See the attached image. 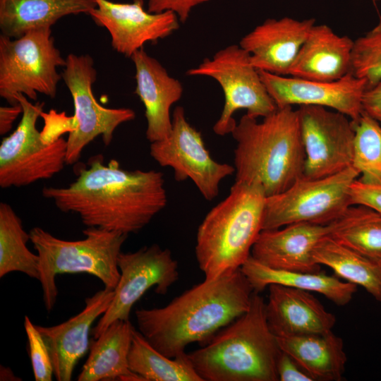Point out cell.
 <instances>
[{"mask_svg":"<svg viewBox=\"0 0 381 381\" xmlns=\"http://www.w3.org/2000/svg\"><path fill=\"white\" fill-rule=\"evenodd\" d=\"M42 196L65 213L76 214L87 227L138 233L166 206L164 175L155 170L128 171L101 155L80 167L66 187H44Z\"/></svg>","mask_w":381,"mask_h":381,"instance_id":"cell-1","label":"cell"},{"mask_svg":"<svg viewBox=\"0 0 381 381\" xmlns=\"http://www.w3.org/2000/svg\"><path fill=\"white\" fill-rule=\"evenodd\" d=\"M254 291L241 268L194 285L167 306L138 309V331L169 358L193 342L205 344L250 308Z\"/></svg>","mask_w":381,"mask_h":381,"instance_id":"cell-2","label":"cell"},{"mask_svg":"<svg viewBox=\"0 0 381 381\" xmlns=\"http://www.w3.org/2000/svg\"><path fill=\"white\" fill-rule=\"evenodd\" d=\"M231 134L236 142L235 181L258 183L267 197L303 175L306 159L297 110L277 108L262 121L246 114Z\"/></svg>","mask_w":381,"mask_h":381,"instance_id":"cell-3","label":"cell"},{"mask_svg":"<svg viewBox=\"0 0 381 381\" xmlns=\"http://www.w3.org/2000/svg\"><path fill=\"white\" fill-rule=\"evenodd\" d=\"M282 352L267 323L266 303L254 291L245 313L188 355L203 381H279Z\"/></svg>","mask_w":381,"mask_h":381,"instance_id":"cell-4","label":"cell"},{"mask_svg":"<svg viewBox=\"0 0 381 381\" xmlns=\"http://www.w3.org/2000/svg\"><path fill=\"white\" fill-rule=\"evenodd\" d=\"M266 198L258 183L235 181L229 195L207 212L195 247L205 279L241 268L250 256L262 230Z\"/></svg>","mask_w":381,"mask_h":381,"instance_id":"cell-5","label":"cell"},{"mask_svg":"<svg viewBox=\"0 0 381 381\" xmlns=\"http://www.w3.org/2000/svg\"><path fill=\"white\" fill-rule=\"evenodd\" d=\"M85 238L66 241L44 229L30 230V241L39 256V281L46 310L56 304V277L64 273H87L98 278L104 288L114 290L120 279L118 258L128 234L99 227H87Z\"/></svg>","mask_w":381,"mask_h":381,"instance_id":"cell-6","label":"cell"},{"mask_svg":"<svg viewBox=\"0 0 381 381\" xmlns=\"http://www.w3.org/2000/svg\"><path fill=\"white\" fill-rule=\"evenodd\" d=\"M66 59L55 46L51 28L31 30L13 40L0 35V96L18 104L23 94L35 101L37 94L54 98L61 75L57 68Z\"/></svg>","mask_w":381,"mask_h":381,"instance_id":"cell-7","label":"cell"},{"mask_svg":"<svg viewBox=\"0 0 381 381\" xmlns=\"http://www.w3.org/2000/svg\"><path fill=\"white\" fill-rule=\"evenodd\" d=\"M23 107L15 131L0 145V187H23L47 180L66 164L67 142L60 137L47 141L36 127L44 102L31 103L23 94L16 96Z\"/></svg>","mask_w":381,"mask_h":381,"instance_id":"cell-8","label":"cell"},{"mask_svg":"<svg viewBox=\"0 0 381 381\" xmlns=\"http://www.w3.org/2000/svg\"><path fill=\"white\" fill-rule=\"evenodd\" d=\"M359 176L353 166L320 179L302 175L285 190L266 198L262 229L295 223L330 224L351 205L350 188Z\"/></svg>","mask_w":381,"mask_h":381,"instance_id":"cell-9","label":"cell"},{"mask_svg":"<svg viewBox=\"0 0 381 381\" xmlns=\"http://www.w3.org/2000/svg\"><path fill=\"white\" fill-rule=\"evenodd\" d=\"M188 75L208 76L221 86L224 104L219 119L213 126L218 135L231 133L236 124L234 114L246 109V114L265 117L277 109L260 77L252 64L250 56L240 45L233 44L218 51L212 59H205L197 67L187 71Z\"/></svg>","mask_w":381,"mask_h":381,"instance_id":"cell-10","label":"cell"},{"mask_svg":"<svg viewBox=\"0 0 381 381\" xmlns=\"http://www.w3.org/2000/svg\"><path fill=\"white\" fill-rule=\"evenodd\" d=\"M72 97L74 127L66 140V164L78 162L84 148L101 135L104 145L111 143L114 132L121 124L135 117L130 108H107L96 100L92 85L97 71L89 54H69L61 73Z\"/></svg>","mask_w":381,"mask_h":381,"instance_id":"cell-11","label":"cell"},{"mask_svg":"<svg viewBox=\"0 0 381 381\" xmlns=\"http://www.w3.org/2000/svg\"><path fill=\"white\" fill-rule=\"evenodd\" d=\"M171 121L169 135L150 143V156L160 166L171 167L177 181L190 179L205 200L214 199L223 179L235 173L234 166L212 158L201 133L188 122L182 107L174 109Z\"/></svg>","mask_w":381,"mask_h":381,"instance_id":"cell-12","label":"cell"},{"mask_svg":"<svg viewBox=\"0 0 381 381\" xmlns=\"http://www.w3.org/2000/svg\"><path fill=\"white\" fill-rule=\"evenodd\" d=\"M120 279L107 311L92 329L97 338L117 320H129L134 304L150 289L165 295L179 279L178 262L168 248L157 244L144 246L135 252H121L118 258Z\"/></svg>","mask_w":381,"mask_h":381,"instance_id":"cell-13","label":"cell"},{"mask_svg":"<svg viewBox=\"0 0 381 381\" xmlns=\"http://www.w3.org/2000/svg\"><path fill=\"white\" fill-rule=\"evenodd\" d=\"M297 111L306 155L303 176L320 179L351 167L353 121L344 114L323 107L300 106Z\"/></svg>","mask_w":381,"mask_h":381,"instance_id":"cell-14","label":"cell"},{"mask_svg":"<svg viewBox=\"0 0 381 381\" xmlns=\"http://www.w3.org/2000/svg\"><path fill=\"white\" fill-rule=\"evenodd\" d=\"M259 73L277 108L323 107L344 114L353 122L363 113L362 99L368 85L351 73L333 81L279 75L263 71Z\"/></svg>","mask_w":381,"mask_h":381,"instance_id":"cell-15","label":"cell"},{"mask_svg":"<svg viewBox=\"0 0 381 381\" xmlns=\"http://www.w3.org/2000/svg\"><path fill=\"white\" fill-rule=\"evenodd\" d=\"M95 1L97 7L88 14L98 26L108 30L113 49L128 57L147 42H157L179 28L180 20L175 13H150L144 9L143 0Z\"/></svg>","mask_w":381,"mask_h":381,"instance_id":"cell-16","label":"cell"},{"mask_svg":"<svg viewBox=\"0 0 381 381\" xmlns=\"http://www.w3.org/2000/svg\"><path fill=\"white\" fill-rule=\"evenodd\" d=\"M332 224L295 223L278 229H262L250 255L276 270L319 272L320 265L312 256L316 244L332 231Z\"/></svg>","mask_w":381,"mask_h":381,"instance_id":"cell-17","label":"cell"},{"mask_svg":"<svg viewBox=\"0 0 381 381\" xmlns=\"http://www.w3.org/2000/svg\"><path fill=\"white\" fill-rule=\"evenodd\" d=\"M315 23L314 18L267 19L242 37L239 45L249 53L252 64L258 71L288 75Z\"/></svg>","mask_w":381,"mask_h":381,"instance_id":"cell-18","label":"cell"},{"mask_svg":"<svg viewBox=\"0 0 381 381\" xmlns=\"http://www.w3.org/2000/svg\"><path fill=\"white\" fill-rule=\"evenodd\" d=\"M114 296V290L104 288L86 298L84 309L68 320L52 327L35 325L47 347L56 380H71L75 365L90 347L92 325L107 311Z\"/></svg>","mask_w":381,"mask_h":381,"instance_id":"cell-19","label":"cell"},{"mask_svg":"<svg viewBox=\"0 0 381 381\" xmlns=\"http://www.w3.org/2000/svg\"><path fill=\"white\" fill-rule=\"evenodd\" d=\"M131 59L135 68V93L145 107L146 138L150 143L162 140L171 132L170 109L181 99L183 86L143 48L135 52Z\"/></svg>","mask_w":381,"mask_h":381,"instance_id":"cell-20","label":"cell"},{"mask_svg":"<svg viewBox=\"0 0 381 381\" xmlns=\"http://www.w3.org/2000/svg\"><path fill=\"white\" fill-rule=\"evenodd\" d=\"M266 316L277 337L322 334L332 331L336 322L311 292L272 284L268 286Z\"/></svg>","mask_w":381,"mask_h":381,"instance_id":"cell-21","label":"cell"},{"mask_svg":"<svg viewBox=\"0 0 381 381\" xmlns=\"http://www.w3.org/2000/svg\"><path fill=\"white\" fill-rule=\"evenodd\" d=\"M353 40L327 25L310 29L289 75L308 80L333 81L351 73Z\"/></svg>","mask_w":381,"mask_h":381,"instance_id":"cell-22","label":"cell"},{"mask_svg":"<svg viewBox=\"0 0 381 381\" xmlns=\"http://www.w3.org/2000/svg\"><path fill=\"white\" fill-rule=\"evenodd\" d=\"M133 326L129 320L112 322L90 344V353L78 381H143L128 363Z\"/></svg>","mask_w":381,"mask_h":381,"instance_id":"cell-23","label":"cell"},{"mask_svg":"<svg viewBox=\"0 0 381 381\" xmlns=\"http://www.w3.org/2000/svg\"><path fill=\"white\" fill-rule=\"evenodd\" d=\"M277 338L282 351L289 354L313 380L342 379L347 357L342 339L332 331Z\"/></svg>","mask_w":381,"mask_h":381,"instance_id":"cell-24","label":"cell"},{"mask_svg":"<svg viewBox=\"0 0 381 381\" xmlns=\"http://www.w3.org/2000/svg\"><path fill=\"white\" fill-rule=\"evenodd\" d=\"M97 7L95 0H0L1 35L18 38L28 32L51 28L68 15L87 13Z\"/></svg>","mask_w":381,"mask_h":381,"instance_id":"cell-25","label":"cell"},{"mask_svg":"<svg viewBox=\"0 0 381 381\" xmlns=\"http://www.w3.org/2000/svg\"><path fill=\"white\" fill-rule=\"evenodd\" d=\"M254 291L260 292L276 284L322 294L337 306L348 304L357 291V286L342 282L337 277L321 272H304L276 270L267 267L251 255L241 267Z\"/></svg>","mask_w":381,"mask_h":381,"instance_id":"cell-26","label":"cell"},{"mask_svg":"<svg viewBox=\"0 0 381 381\" xmlns=\"http://www.w3.org/2000/svg\"><path fill=\"white\" fill-rule=\"evenodd\" d=\"M312 256L317 264L329 267L337 277L362 286L381 302V264L341 245L329 236L316 244Z\"/></svg>","mask_w":381,"mask_h":381,"instance_id":"cell-27","label":"cell"},{"mask_svg":"<svg viewBox=\"0 0 381 381\" xmlns=\"http://www.w3.org/2000/svg\"><path fill=\"white\" fill-rule=\"evenodd\" d=\"M128 363L143 381H203L188 353L169 358L155 349L134 327Z\"/></svg>","mask_w":381,"mask_h":381,"instance_id":"cell-28","label":"cell"},{"mask_svg":"<svg viewBox=\"0 0 381 381\" xmlns=\"http://www.w3.org/2000/svg\"><path fill=\"white\" fill-rule=\"evenodd\" d=\"M329 235L341 245L381 264V214L364 205H350L331 222Z\"/></svg>","mask_w":381,"mask_h":381,"instance_id":"cell-29","label":"cell"},{"mask_svg":"<svg viewBox=\"0 0 381 381\" xmlns=\"http://www.w3.org/2000/svg\"><path fill=\"white\" fill-rule=\"evenodd\" d=\"M30 234L22 220L7 202H0V278L20 272L39 280V256L27 246Z\"/></svg>","mask_w":381,"mask_h":381,"instance_id":"cell-30","label":"cell"},{"mask_svg":"<svg viewBox=\"0 0 381 381\" xmlns=\"http://www.w3.org/2000/svg\"><path fill=\"white\" fill-rule=\"evenodd\" d=\"M354 123L352 166L364 183L381 185V123L363 111Z\"/></svg>","mask_w":381,"mask_h":381,"instance_id":"cell-31","label":"cell"},{"mask_svg":"<svg viewBox=\"0 0 381 381\" xmlns=\"http://www.w3.org/2000/svg\"><path fill=\"white\" fill-rule=\"evenodd\" d=\"M351 73L368 87L381 80V21L353 41Z\"/></svg>","mask_w":381,"mask_h":381,"instance_id":"cell-32","label":"cell"},{"mask_svg":"<svg viewBox=\"0 0 381 381\" xmlns=\"http://www.w3.org/2000/svg\"><path fill=\"white\" fill-rule=\"evenodd\" d=\"M30 356L36 381H51L54 375L53 365L46 344L28 315L24 318Z\"/></svg>","mask_w":381,"mask_h":381,"instance_id":"cell-33","label":"cell"},{"mask_svg":"<svg viewBox=\"0 0 381 381\" xmlns=\"http://www.w3.org/2000/svg\"><path fill=\"white\" fill-rule=\"evenodd\" d=\"M351 205L369 206L381 214V185L364 183L358 179L350 188Z\"/></svg>","mask_w":381,"mask_h":381,"instance_id":"cell-34","label":"cell"},{"mask_svg":"<svg viewBox=\"0 0 381 381\" xmlns=\"http://www.w3.org/2000/svg\"><path fill=\"white\" fill-rule=\"evenodd\" d=\"M210 0H148L147 11L150 13H161L171 11L175 13L180 22L188 18L192 9Z\"/></svg>","mask_w":381,"mask_h":381,"instance_id":"cell-35","label":"cell"},{"mask_svg":"<svg viewBox=\"0 0 381 381\" xmlns=\"http://www.w3.org/2000/svg\"><path fill=\"white\" fill-rule=\"evenodd\" d=\"M277 370L279 381H313L312 377L284 351L278 359Z\"/></svg>","mask_w":381,"mask_h":381,"instance_id":"cell-36","label":"cell"},{"mask_svg":"<svg viewBox=\"0 0 381 381\" xmlns=\"http://www.w3.org/2000/svg\"><path fill=\"white\" fill-rule=\"evenodd\" d=\"M362 107L364 113L381 123V80L365 90Z\"/></svg>","mask_w":381,"mask_h":381,"instance_id":"cell-37","label":"cell"},{"mask_svg":"<svg viewBox=\"0 0 381 381\" xmlns=\"http://www.w3.org/2000/svg\"><path fill=\"white\" fill-rule=\"evenodd\" d=\"M20 114H23V107L20 103L0 107V134L1 135L11 131L13 122Z\"/></svg>","mask_w":381,"mask_h":381,"instance_id":"cell-38","label":"cell"},{"mask_svg":"<svg viewBox=\"0 0 381 381\" xmlns=\"http://www.w3.org/2000/svg\"><path fill=\"white\" fill-rule=\"evenodd\" d=\"M1 380H21L19 377L15 376L9 368L1 366Z\"/></svg>","mask_w":381,"mask_h":381,"instance_id":"cell-39","label":"cell"},{"mask_svg":"<svg viewBox=\"0 0 381 381\" xmlns=\"http://www.w3.org/2000/svg\"><path fill=\"white\" fill-rule=\"evenodd\" d=\"M373 1H381V0H373Z\"/></svg>","mask_w":381,"mask_h":381,"instance_id":"cell-40","label":"cell"}]
</instances>
